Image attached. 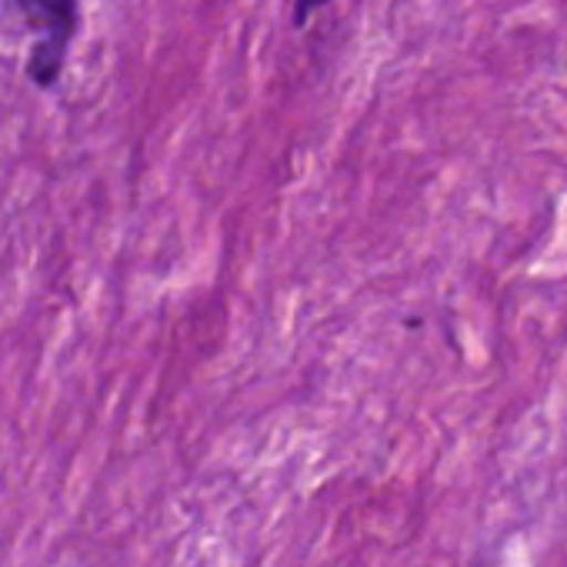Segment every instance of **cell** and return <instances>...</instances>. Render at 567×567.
Instances as JSON below:
<instances>
[{"label":"cell","mask_w":567,"mask_h":567,"mask_svg":"<svg viewBox=\"0 0 567 567\" xmlns=\"http://www.w3.org/2000/svg\"><path fill=\"white\" fill-rule=\"evenodd\" d=\"M24 18L31 21L34 48H31V78L41 87H51L61 78L68 44L81 24L78 0H18Z\"/></svg>","instance_id":"obj_1"},{"label":"cell","mask_w":567,"mask_h":567,"mask_svg":"<svg viewBox=\"0 0 567 567\" xmlns=\"http://www.w3.org/2000/svg\"><path fill=\"white\" fill-rule=\"evenodd\" d=\"M321 8H324V0H298V4H295V24H298V28L308 24L311 14L321 11Z\"/></svg>","instance_id":"obj_2"}]
</instances>
